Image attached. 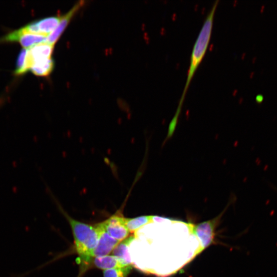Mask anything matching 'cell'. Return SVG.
Instances as JSON below:
<instances>
[{
    "mask_svg": "<svg viewBox=\"0 0 277 277\" xmlns=\"http://www.w3.org/2000/svg\"><path fill=\"white\" fill-rule=\"evenodd\" d=\"M131 236L121 241L113 251V255L120 259L126 265H132L130 255L128 253V248L135 239Z\"/></svg>",
    "mask_w": 277,
    "mask_h": 277,
    "instance_id": "obj_11",
    "label": "cell"
},
{
    "mask_svg": "<svg viewBox=\"0 0 277 277\" xmlns=\"http://www.w3.org/2000/svg\"><path fill=\"white\" fill-rule=\"evenodd\" d=\"M120 242L111 237L103 228L98 243L93 253V259L109 255Z\"/></svg>",
    "mask_w": 277,
    "mask_h": 277,
    "instance_id": "obj_8",
    "label": "cell"
},
{
    "mask_svg": "<svg viewBox=\"0 0 277 277\" xmlns=\"http://www.w3.org/2000/svg\"><path fill=\"white\" fill-rule=\"evenodd\" d=\"M263 96L262 95H258L255 97V101L257 103H261L263 101Z\"/></svg>",
    "mask_w": 277,
    "mask_h": 277,
    "instance_id": "obj_16",
    "label": "cell"
},
{
    "mask_svg": "<svg viewBox=\"0 0 277 277\" xmlns=\"http://www.w3.org/2000/svg\"><path fill=\"white\" fill-rule=\"evenodd\" d=\"M54 68V61L51 58L34 63L30 70L36 76L45 77L50 75Z\"/></svg>",
    "mask_w": 277,
    "mask_h": 277,
    "instance_id": "obj_12",
    "label": "cell"
},
{
    "mask_svg": "<svg viewBox=\"0 0 277 277\" xmlns=\"http://www.w3.org/2000/svg\"><path fill=\"white\" fill-rule=\"evenodd\" d=\"M219 1L215 2L205 20L191 53L190 65L184 89L178 108L182 109V104L191 79L197 71L207 51L212 32L214 16Z\"/></svg>",
    "mask_w": 277,
    "mask_h": 277,
    "instance_id": "obj_2",
    "label": "cell"
},
{
    "mask_svg": "<svg viewBox=\"0 0 277 277\" xmlns=\"http://www.w3.org/2000/svg\"><path fill=\"white\" fill-rule=\"evenodd\" d=\"M222 215L220 214L214 219L200 223L197 226L193 227V232L201 241L202 250L214 242L215 228Z\"/></svg>",
    "mask_w": 277,
    "mask_h": 277,
    "instance_id": "obj_5",
    "label": "cell"
},
{
    "mask_svg": "<svg viewBox=\"0 0 277 277\" xmlns=\"http://www.w3.org/2000/svg\"><path fill=\"white\" fill-rule=\"evenodd\" d=\"M61 17H51L34 21L23 29L27 33L48 36L58 26Z\"/></svg>",
    "mask_w": 277,
    "mask_h": 277,
    "instance_id": "obj_6",
    "label": "cell"
},
{
    "mask_svg": "<svg viewBox=\"0 0 277 277\" xmlns=\"http://www.w3.org/2000/svg\"><path fill=\"white\" fill-rule=\"evenodd\" d=\"M92 263L96 267L103 270L122 268L128 266L113 255L95 257L93 259Z\"/></svg>",
    "mask_w": 277,
    "mask_h": 277,
    "instance_id": "obj_10",
    "label": "cell"
},
{
    "mask_svg": "<svg viewBox=\"0 0 277 277\" xmlns=\"http://www.w3.org/2000/svg\"><path fill=\"white\" fill-rule=\"evenodd\" d=\"M124 219L122 213L119 211L101 224L111 237L122 241L129 237L130 233L125 226Z\"/></svg>",
    "mask_w": 277,
    "mask_h": 277,
    "instance_id": "obj_4",
    "label": "cell"
},
{
    "mask_svg": "<svg viewBox=\"0 0 277 277\" xmlns=\"http://www.w3.org/2000/svg\"><path fill=\"white\" fill-rule=\"evenodd\" d=\"M84 4V2H79L68 13L61 17L60 23L57 28L49 35L46 42L55 45L70 24L74 16L83 7Z\"/></svg>",
    "mask_w": 277,
    "mask_h": 277,
    "instance_id": "obj_7",
    "label": "cell"
},
{
    "mask_svg": "<svg viewBox=\"0 0 277 277\" xmlns=\"http://www.w3.org/2000/svg\"><path fill=\"white\" fill-rule=\"evenodd\" d=\"M28 50L24 49L18 56L15 74L17 76L24 75L30 70L28 61Z\"/></svg>",
    "mask_w": 277,
    "mask_h": 277,
    "instance_id": "obj_14",
    "label": "cell"
},
{
    "mask_svg": "<svg viewBox=\"0 0 277 277\" xmlns=\"http://www.w3.org/2000/svg\"><path fill=\"white\" fill-rule=\"evenodd\" d=\"M154 216H144L134 218L124 219L125 226L130 232H134L138 230L141 227L147 224L152 223Z\"/></svg>",
    "mask_w": 277,
    "mask_h": 277,
    "instance_id": "obj_13",
    "label": "cell"
},
{
    "mask_svg": "<svg viewBox=\"0 0 277 277\" xmlns=\"http://www.w3.org/2000/svg\"><path fill=\"white\" fill-rule=\"evenodd\" d=\"M264 8H265V7L264 6L262 7V9L261 10V13H262L263 12Z\"/></svg>",
    "mask_w": 277,
    "mask_h": 277,
    "instance_id": "obj_17",
    "label": "cell"
},
{
    "mask_svg": "<svg viewBox=\"0 0 277 277\" xmlns=\"http://www.w3.org/2000/svg\"><path fill=\"white\" fill-rule=\"evenodd\" d=\"M60 210L69 222L75 240L76 250L83 266L92 263L93 253L96 247L103 227L101 223L91 225L74 219L60 207Z\"/></svg>",
    "mask_w": 277,
    "mask_h": 277,
    "instance_id": "obj_1",
    "label": "cell"
},
{
    "mask_svg": "<svg viewBox=\"0 0 277 277\" xmlns=\"http://www.w3.org/2000/svg\"><path fill=\"white\" fill-rule=\"evenodd\" d=\"M47 36L36 35L27 33L21 28L12 32L0 39V42H19L25 48H30L35 46L46 42Z\"/></svg>",
    "mask_w": 277,
    "mask_h": 277,
    "instance_id": "obj_3",
    "label": "cell"
},
{
    "mask_svg": "<svg viewBox=\"0 0 277 277\" xmlns=\"http://www.w3.org/2000/svg\"><path fill=\"white\" fill-rule=\"evenodd\" d=\"M132 269V265L122 268L103 270L104 277H127Z\"/></svg>",
    "mask_w": 277,
    "mask_h": 277,
    "instance_id": "obj_15",
    "label": "cell"
},
{
    "mask_svg": "<svg viewBox=\"0 0 277 277\" xmlns=\"http://www.w3.org/2000/svg\"><path fill=\"white\" fill-rule=\"evenodd\" d=\"M54 48V45L44 42L35 46L28 50V61L30 69L34 63L51 58Z\"/></svg>",
    "mask_w": 277,
    "mask_h": 277,
    "instance_id": "obj_9",
    "label": "cell"
}]
</instances>
